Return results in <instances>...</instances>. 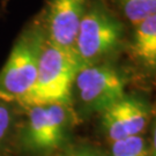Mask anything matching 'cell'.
I'll use <instances>...</instances> for the list:
<instances>
[{"instance_id": "cell-1", "label": "cell", "mask_w": 156, "mask_h": 156, "mask_svg": "<svg viewBox=\"0 0 156 156\" xmlns=\"http://www.w3.org/2000/svg\"><path fill=\"white\" fill-rule=\"evenodd\" d=\"M81 64L74 51L58 48L45 41L41 52L37 76L31 90L20 104H65L71 101L76 73Z\"/></svg>"}, {"instance_id": "cell-2", "label": "cell", "mask_w": 156, "mask_h": 156, "mask_svg": "<svg viewBox=\"0 0 156 156\" xmlns=\"http://www.w3.org/2000/svg\"><path fill=\"white\" fill-rule=\"evenodd\" d=\"M45 41L44 27L41 23L34 24L21 34L0 71L1 101L20 104L31 90Z\"/></svg>"}, {"instance_id": "cell-3", "label": "cell", "mask_w": 156, "mask_h": 156, "mask_svg": "<svg viewBox=\"0 0 156 156\" xmlns=\"http://www.w3.org/2000/svg\"><path fill=\"white\" fill-rule=\"evenodd\" d=\"M124 27L104 6L87 7L74 44V52L81 66L103 62L113 55L123 41Z\"/></svg>"}, {"instance_id": "cell-4", "label": "cell", "mask_w": 156, "mask_h": 156, "mask_svg": "<svg viewBox=\"0 0 156 156\" xmlns=\"http://www.w3.org/2000/svg\"><path fill=\"white\" fill-rule=\"evenodd\" d=\"M28 118L21 131V145L35 154H50L66 140L71 124L65 104H41L27 108Z\"/></svg>"}, {"instance_id": "cell-5", "label": "cell", "mask_w": 156, "mask_h": 156, "mask_svg": "<svg viewBox=\"0 0 156 156\" xmlns=\"http://www.w3.org/2000/svg\"><path fill=\"white\" fill-rule=\"evenodd\" d=\"M125 84L117 68L105 62L81 66L74 80L82 108L100 113L125 96Z\"/></svg>"}, {"instance_id": "cell-6", "label": "cell", "mask_w": 156, "mask_h": 156, "mask_svg": "<svg viewBox=\"0 0 156 156\" xmlns=\"http://www.w3.org/2000/svg\"><path fill=\"white\" fill-rule=\"evenodd\" d=\"M149 106L134 96H124L102 112L101 125L111 142L140 135L149 120Z\"/></svg>"}, {"instance_id": "cell-7", "label": "cell", "mask_w": 156, "mask_h": 156, "mask_svg": "<svg viewBox=\"0 0 156 156\" xmlns=\"http://www.w3.org/2000/svg\"><path fill=\"white\" fill-rule=\"evenodd\" d=\"M88 0H49L45 17L46 41L65 50L74 51L80 23Z\"/></svg>"}, {"instance_id": "cell-8", "label": "cell", "mask_w": 156, "mask_h": 156, "mask_svg": "<svg viewBox=\"0 0 156 156\" xmlns=\"http://www.w3.org/2000/svg\"><path fill=\"white\" fill-rule=\"evenodd\" d=\"M132 51L135 58L149 69L156 68V14L135 24Z\"/></svg>"}, {"instance_id": "cell-9", "label": "cell", "mask_w": 156, "mask_h": 156, "mask_svg": "<svg viewBox=\"0 0 156 156\" xmlns=\"http://www.w3.org/2000/svg\"><path fill=\"white\" fill-rule=\"evenodd\" d=\"M118 2L125 16L133 24L156 14V0H118Z\"/></svg>"}, {"instance_id": "cell-10", "label": "cell", "mask_w": 156, "mask_h": 156, "mask_svg": "<svg viewBox=\"0 0 156 156\" xmlns=\"http://www.w3.org/2000/svg\"><path fill=\"white\" fill-rule=\"evenodd\" d=\"M108 156H151V149L141 135H135L112 142Z\"/></svg>"}, {"instance_id": "cell-11", "label": "cell", "mask_w": 156, "mask_h": 156, "mask_svg": "<svg viewBox=\"0 0 156 156\" xmlns=\"http://www.w3.org/2000/svg\"><path fill=\"white\" fill-rule=\"evenodd\" d=\"M14 126V112L9 103L0 100V148L5 145Z\"/></svg>"}, {"instance_id": "cell-12", "label": "cell", "mask_w": 156, "mask_h": 156, "mask_svg": "<svg viewBox=\"0 0 156 156\" xmlns=\"http://www.w3.org/2000/svg\"><path fill=\"white\" fill-rule=\"evenodd\" d=\"M58 156H108V154L94 146L80 145L68 148Z\"/></svg>"}, {"instance_id": "cell-13", "label": "cell", "mask_w": 156, "mask_h": 156, "mask_svg": "<svg viewBox=\"0 0 156 156\" xmlns=\"http://www.w3.org/2000/svg\"><path fill=\"white\" fill-rule=\"evenodd\" d=\"M151 149V156H156V122L154 125V131H153V140H151V146L149 147Z\"/></svg>"}]
</instances>
